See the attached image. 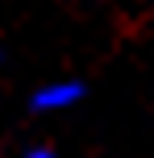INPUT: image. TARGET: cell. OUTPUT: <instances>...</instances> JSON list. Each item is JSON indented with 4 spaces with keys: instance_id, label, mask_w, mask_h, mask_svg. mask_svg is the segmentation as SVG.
<instances>
[{
    "instance_id": "6da1fadb",
    "label": "cell",
    "mask_w": 154,
    "mask_h": 158,
    "mask_svg": "<svg viewBox=\"0 0 154 158\" xmlns=\"http://www.w3.org/2000/svg\"><path fill=\"white\" fill-rule=\"evenodd\" d=\"M79 96H83V87L75 83V79H67V83H46L38 96H33V108L38 112H63V108H71V104H79Z\"/></svg>"
},
{
    "instance_id": "7a4b0ae2",
    "label": "cell",
    "mask_w": 154,
    "mask_h": 158,
    "mask_svg": "<svg viewBox=\"0 0 154 158\" xmlns=\"http://www.w3.org/2000/svg\"><path fill=\"white\" fill-rule=\"evenodd\" d=\"M25 158H58V154H54V150H29Z\"/></svg>"
}]
</instances>
